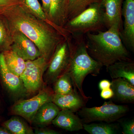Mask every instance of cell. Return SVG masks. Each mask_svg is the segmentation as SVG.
Returning <instances> with one entry per match:
<instances>
[{
  "label": "cell",
  "mask_w": 134,
  "mask_h": 134,
  "mask_svg": "<svg viewBox=\"0 0 134 134\" xmlns=\"http://www.w3.org/2000/svg\"><path fill=\"white\" fill-rule=\"evenodd\" d=\"M48 63V61L42 56L32 60L25 61V69L20 77L28 97L34 96L46 86L43 76Z\"/></svg>",
  "instance_id": "7"
},
{
  "label": "cell",
  "mask_w": 134,
  "mask_h": 134,
  "mask_svg": "<svg viewBox=\"0 0 134 134\" xmlns=\"http://www.w3.org/2000/svg\"><path fill=\"white\" fill-rule=\"evenodd\" d=\"M70 40L65 38L55 48L43 76L46 85L53 84L65 72L70 58Z\"/></svg>",
  "instance_id": "8"
},
{
  "label": "cell",
  "mask_w": 134,
  "mask_h": 134,
  "mask_svg": "<svg viewBox=\"0 0 134 134\" xmlns=\"http://www.w3.org/2000/svg\"><path fill=\"white\" fill-rule=\"evenodd\" d=\"M12 43L9 26L5 18L0 15V53L9 49Z\"/></svg>",
  "instance_id": "25"
},
{
  "label": "cell",
  "mask_w": 134,
  "mask_h": 134,
  "mask_svg": "<svg viewBox=\"0 0 134 134\" xmlns=\"http://www.w3.org/2000/svg\"><path fill=\"white\" fill-rule=\"evenodd\" d=\"M106 69L112 79L124 78L134 85V63L132 60L117 62Z\"/></svg>",
  "instance_id": "17"
},
{
  "label": "cell",
  "mask_w": 134,
  "mask_h": 134,
  "mask_svg": "<svg viewBox=\"0 0 134 134\" xmlns=\"http://www.w3.org/2000/svg\"><path fill=\"white\" fill-rule=\"evenodd\" d=\"M2 53L8 69L17 76H21L25 69V61L11 49L5 50Z\"/></svg>",
  "instance_id": "19"
},
{
  "label": "cell",
  "mask_w": 134,
  "mask_h": 134,
  "mask_svg": "<svg viewBox=\"0 0 134 134\" xmlns=\"http://www.w3.org/2000/svg\"><path fill=\"white\" fill-rule=\"evenodd\" d=\"M52 124L58 127L69 132L83 129V124L81 118L75 113L68 109L60 110Z\"/></svg>",
  "instance_id": "14"
},
{
  "label": "cell",
  "mask_w": 134,
  "mask_h": 134,
  "mask_svg": "<svg viewBox=\"0 0 134 134\" xmlns=\"http://www.w3.org/2000/svg\"><path fill=\"white\" fill-rule=\"evenodd\" d=\"M0 15L10 27L21 32L33 41L41 56L48 62L58 44L69 37L63 27L40 19L17 3L0 7Z\"/></svg>",
  "instance_id": "1"
},
{
  "label": "cell",
  "mask_w": 134,
  "mask_h": 134,
  "mask_svg": "<svg viewBox=\"0 0 134 134\" xmlns=\"http://www.w3.org/2000/svg\"><path fill=\"white\" fill-rule=\"evenodd\" d=\"M122 133L124 134H134V119L130 120L123 122L122 125Z\"/></svg>",
  "instance_id": "26"
},
{
  "label": "cell",
  "mask_w": 134,
  "mask_h": 134,
  "mask_svg": "<svg viewBox=\"0 0 134 134\" xmlns=\"http://www.w3.org/2000/svg\"><path fill=\"white\" fill-rule=\"evenodd\" d=\"M54 93L53 90L45 86L32 97L15 102L10 107V114L23 117L31 124L38 109L45 103L52 101Z\"/></svg>",
  "instance_id": "6"
},
{
  "label": "cell",
  "mask_w": 134,
  "mask_h": 134,
  "mask_svg": "<svg viewBox=\"0 0 134 134\" xmlns=\"http://www.w3.org/2000/svg\"><path fill=\"white\" fill-rule=\"evenodd\" d=\"M9 28L12 39L10 49L25 61L32 60L41 56L40 51L33 41L18 30Z\"/></svg>",
  "instance_id": "10"
},
{
  "label": "cell",
  "mask_w": 134,
  "mask_h": 134,
  "mask_svg": "<svg viewBox=\"0 0 134 134\" xmlns=\"http://www.w3.org/2000/svg\"><path fill=\"white\" fill-rule=\"evenodd\" d=\"M64 8L63 0H50V9L47 18L53 24L60 27H63L65 25Z\"/></svg>",
  "instance_id": "20"
},
{
  "label": "cell",
  "mask_w": 134,
  "mask_h": 134,
  "mask_svg": "<svg viewBox=\"0 0 134 134\" xmlns=\"http://www.w3.org/2000/svg\"><path fill=\"white\" fill-rule=\"evenodd\" d=\"M34 134H58L59 133L58 131L46 127H35Z\"/></svg>",
  "instance_id": "27"
},
{
  "label": "cell",
  "mask_w": 134,
  "mask_h": 134,
  "mask_svg": "<svg viewBox=\"0 0 134 134\" xmlns=\"http://www.w3.org/2000/svg\"><path fill=\"white\" fill-rule=\"evenodd\" d=\"M41 1L42 3L41 7L43 11L47 17L50 9V0H41Z\"/></svg>",
  "instance_id": "29"
},
{
  "label": "cell",
  "mask_w": 134,
  "mask_h": 134,
  "mask_svg": "<svg viewBox=\"0 0 134 134\" xmlns=\"http://www.w3.org/2000/svg\"><path fill=\"white\" fill-rule=\"evenodd\" d=\"M100 0H66L65 7L66 23L86 9L90 5ZM66 24V23H65Z\"/></svg>",
  "instance_id": "18"
},
{
  "label": "cell",
  "mask_w": 134,
  "mask_h": 134,
  "mask_svg": "<svg viewBox=\"0 0 134 134\" xmlns=\"http://www.w3.org/2000/svg\"><path fill=\"white\" fill-rule=\"evenodd\" d=\"M121 14L124 20L120 36L125 46L134 52V0H125L122 4Z\"/></svg>",
  "instance_id": "11"
},
{
  "label": "cell",
  "mask_w": 134,
  "mask_h": 134,
  "mask_svg": "<svg viewBox=\"0 0 134 134\" xmlns=\"http://www.w3.org/2000/svg\"><path fill=\"white\" fill-rule=\"evenodd\" d=\"M1 126L7 129L11 134H34L31 127L21 118L16 116L5 121Z\"/></svg>",
  "instance_id": "21"
},
{
  "label": "cell",
  "mask_w": 134,
  "mask_h": 134,
  "mask_svg": "<svg viewBox=\"0 0 134 134\" xmlns=\"http://www.w3.org/2000/svg\"><path fill=\"white\" fill-rule=\"evenodd\" d=\"M60 109L52 101L44 104L36 113L31 125L35 127H43L52 124Z\"/></svg>",
  "instance_id": "16"
},
{
  "label": "cell",
  "mask_w": 134,
  "mask_h": 134,
  "mask_svg": "<svg viewBox=\"0 0 134 134\" xmlns=\"http://www.w3.org/2000/svg\"><path fill=\"white\" fill-rule=\"evenodd\" d=\"M0 134H11V133L7 129L2 126L0 127Z\"/></svg>",
  "instance_id": "32"
},
{
  "label": "cell",
  "mask_w": 134,
  "mask_h": 134,
  "mask_svg": "<svg viewBox=\"0 0 134 134\" xmlns=\"http://www.w3.org/2000/svg\"><path fill=\"white\" fill-rule=\"evenodd\" d=\"M74 36L75 43H73L70 40V58L65 72L70 77L75 91L88 101L91 98L87 97L84 92V81L88 75L97 76L103 66L89 55L83 35Z\"/></svg>",
  "instance_id": "3"
},
{
  "label": "cell",
  "mask_w": 134,
  "mask_h": 134,
  "mask_svg": "<svg viewBox=\"0 0 134 134\" xmlns=\"http://www.w3.org/2000/svg\"><path fill=\"white\" fill-rule=\"evenodd\" d=\"M14 3H17L15 0H0V7Z\"/></svg>",
  "instance_id": "31"
},
{
  "label": "cell",
  "mask_w": 134,
  "mask_h": 134,
  "mask_svg": "<svg viewBox=\"0 0 134 134\" xmlns=\"http://www.w3.org/2000/svg\"><path fill=\"white\" fill-rule=\"evenodd\" d=\"M111 88L113 92L111 100L124 103H134V85L126 79H112Z\"/></svg>",
  "instance_id": "13"
},
{
  "label": "cell",
  "mask_w": 134,
  "mask_h": 134,
  "mask_svg": "<svg viewBox=\"0 0 134 134\" xmlns=\"http://www.w3.org/2000/svg\"><path fill=\"white\" fill-rule=\"evenodd\" d=\"M1 98H0V110L1 109Z\"/></svg>",
  "instance_id": "33"
},
{
  "label": "cell",
  "mask_w": 134,
  "mask_h": 134,
  "mask_svg": "<svg viewBox=\"0 0 134 134\" xmlns=\"http://www.w3.org/2000/svg\"><path fill=\"white\" fill-rule=\"evenodd\" d=\"M86 101L77 92L65 95L54 93L52 102L60 110L68 109L74 113L85 106Z\"/></svg>",
  "instance_id": "15"
},
{
  "label": "cell",
  "mask_w": 134,
  "mask_h": 134,
  "mask_svg": "<svg viewBox=\"0 0 134 134\" xmlns=\"http://www.w3.org/2000/svg\"><path fill=\"white\" fill-rule=\"evenodd\" d=\"M83 129L90 134H115L118 133V125L108 122L83 124Z\"/></svg>",
  "instance_id": "22"
},
{
  "label": "cell",
  "mask_w": 134,
  "mask_h": 134,
  "mask_svg": "<svg viewBox=\"0 0 134 134\" xmlns=\"http://www.w3.org/2000/svg\"><path fill=\"white\" fill-rule=\"evenodd\" d=\"M64 3V7H65V3H66V0H63ZM64 10H65V8H64Z\"/></svg>",
  "instance_id": "34"
},
{
  "label": "cell",
  "mask_w": 134,
  "mask_h": 134,
  "mask_svg": "<svg viewBox=\"0 0 134 134\" xmlns=\"http://www.w3.org/2000/svg\"><path fill=\"white\" fill-rule=\"evenodd\" d=\"M129 110L127 105L115 104L110 99L100 106L92 108L84 107L78 111V114L83 124L94 121L112 123L125 116Z\"/></svg>",
  "instance_id": "5"
},
{
  "label": "cell",
  "mask_w": 134,
  "mask_h": 134,
  "mask_svg": "<svg viewBox=\"0 0 134 134\" xmlns=\"http://www.w3.org/2000/svg\"><path fill=\"white\" fill-rule=\"evenodd\" d=\"M111 82L106 79L102 80L99 83V88L100 90L108 89L111 87Z\"/></svg>",
  "instance_id": "30"
},
{
  "label": "cell",
  "mask_w": 134,
  "mask_h": 134,
  "mask_svg": "<svg viewBox=\"0 0 134 134\" xmlns=\"http://www.w3.org/2000/svg\"><path fill=\"white\" fill-rule=\"evenodd\" d=\"M100 3L103 10L105 26L107 30L113 27L121 31L123 0H100Z\"/></svg>",
  "instance_id": "12"
},
{
  "label": "cell",
  "mask_w": 134,
  "mask_h": 134,
  "mask_svg": "<svg viewBox=\"0 0 134 134\" xmlns=\"http://www.w3.org/2000/svg\"><path fill=\"white\" fill-rule=\"evenodd\" d=\"M105 26L104 15L100 1L92 3L79 14L69 20L63 28L69 34H86L101 31Z\"/></svg>",
  "instance_id": "4"
},
{
  "label": "cell",
  "mask_w": 134,
  "mask_h": 134,
  "mask_svg": "<svg viewBox=\"0 0 134 134\" xmlns=\"http://www.w3.org/2000/svg\"><path fill=\"white\" fill-rule=\"evenodd\" d=\"M0 83L14 103L28 97L21 79L8 69L2 52L0 53Z\"/></svg>",
  "instance_id": "9"
},
{
  "label": "cell",
  "mask_w": 134,
  "mask_h": 134,
  "mask_svg": "<svg viewBox=\"0 0 134 134\" xmlns=\"http://www.w3.org/2000/svg\"><path fill=\"white\" fill-rule=\"evenodd\" d=\"M97 32L86 34L87 52L93 59L106 68L117 62L131 60L120 30L112 27L106 31Z\"/></svg>",
  "instance_id": "2"
},
{
  "label": "cell",
  "mask_w": 134,
  "mask_h": 134,
  "mask_svg": "<svg viewBox=\"0 0 134 134\" xmlns=\"http://www.w3.org/2000/svg\"><path fill=\"white\" fill-rule=\"evenodd\" d=\"M15 1L16 2L17 4H19L25 10L29 12L31 14L33 15L40 19H43L44 21L49 22L53 24L49 21L46 15L43 11L42 7L39 2L38 0Z\"/></svg>",
  "instance_id": "23"
},
{
  "label": "cell",
  "mask_w": 134,
  "mask_h": 134,
  "mask_svg": "<svg viewBox=\"0 0 134 134\" xmlns=\"http://www.w3.org/2000/svg\"><path fill=\"white\" fill-rule=\"evenodd\" d=\"M113 92L111 88L101 90L100 96L102 98L105 99H109L112 98Z\"/></svg>",
  "instance_id": "28"
},
{
  "label": "cell",
  "mask_w": 134,
  "mask_h": 134,
  "mask_svg": "<svg viewBox=\"0 0 134 134\" xmlns=\"http://www.w3.org/2000/svg\"><path fill=\"white\" fill-rule=\"evenodd\" d=\"M53 90L55 94L65 95L75 92L70 77L64 72L53 84Z\"/></svg>",
  "instance_id": "24"
}]
</instances>
